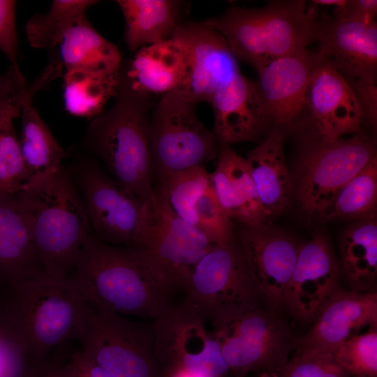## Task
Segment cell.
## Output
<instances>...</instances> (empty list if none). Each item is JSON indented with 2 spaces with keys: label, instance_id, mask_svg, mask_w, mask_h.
I'll return each mask as SVG.
<instances>
[{
  "label": "cell",
  "instance_id": "6da1fadb",
  "mask_svg": "<svg viewBox=\"0 0 377 377\" xmlns=\"http://www.w3.org/2000/svg\"><path fill=\"white\" fill-rule=\"evenodd\" d=\"M68 279L96 309L153 320L172 305L177 290L145 249L109 244L92 232Z\"/></svg>",
  "mask_w": 377,
  "mask_h": 377
},
{
  "label": "cell",
  "instance_id": "7a4b0ae2",
  "mask_svg": "<svg viewBox=\"0 0 377 377\" xmlns=\"http://www.w3.org/2000/svg\"><path fill=\"white\" fill-rule=\"evenodd\" d=\"M10 286L2 327L32 367L78 340L91 306L69 279L42 274Z\"/></svg>",
  "mask_w": 377,
  "mask_h": 377
},
{
  "label": "cell",
  "instance_id": "3957f363",
  "mask_svg": "<svg viewBox=\"0 0 377 377\" xmlns=\"http://www.w3.org/2000/svg\"><path fill=\"white\" fill-rule=\"evenodd\" d=\"M112 106L91 120L83 145L109 175L142 200L153 193L149 110L150 96L135 90L119 74Z\"/></svg>",
  "mask_w": 377,
  "mask_h": 377
},
{
  "label": "cell",
  "instance_id": "277c9868",
  "mask_svg": "<svg viewBox=\"0 0 377 377\" xmlns=\"http://www.w3.org/2000/svg\"><path fill=\"white\" fill-rule=\"evenodd\" d=\"M27 216L43 274L68 279L91 232L71 172L52 177L17 195Z\"/></svg>",
  "mask_w": 377,
  "mask_h": 377
},
{
  "label": "cell",
  "instance_id": "5b68a950",
  "mask_svg": "<svg viewBox=\"0 0 377 377\" xmlns=\"http://www.w3.org/2000/svg\"><path fill=\"white\" fill-rule=\"evenodd\" d=\"M316 21L305 1H272L258 8L232 7L203 23L220 34L235 58L256 70L306 49Z\"/></svg>",
  "mask_w": 377,
  "mask_h": 377
},
{
  "label": "cell",
  "instance_id": "8992f818",
  "mask_svg": "<svg viewBox=\"0 0 377 377\" xmlns=\"http://www.w3.org/2000/svg\"><path fill=\"white\" fill-rule=\"evenodd\" d=\"M213 336L236 377L250 372H278L295 350L297 338L276 313L258 304L232 312L213 323Z\"/></svg>",
  "mask_w": 377,
  "mask_h": 377
},
{
  "label": "cell",
  "instance_id": "52a82bcc",
  "mask_svg": "<svg viewBox=\"0 0 377 377\" xmlns=\"http://www.w3.org/2000/svg\"><path fill=\"white\" fill-rule=\"evenodd\" d=\"M73 177L92 234L109 244L142 246L151 221V198L140 199L104 172L92 158L79 160Z\"/></svg>",
  "mask_w": 377,
  "mask_h": 377
},
{
  "label": "cell",
  "instance_id": "ba28073f",
  "mask_svg": "<svg viewBox=\"0 0 377 377\" xmlns=\"http://www.w3.org/2000/svg\"><path fill=\"white\" fill-rule=\"evenodd\" d=\"M196 105L176 91L162 96L149 118L154 170L158 180L217 158L218 140L195 113Z\"/></svg>",
  "mask_w": 377,
  "mask_h": 377
},
{
  "label": "cell",
  "instance_id": "9c48e42d",
  "mask_svg": "<svg viewBox=\"0 0 377 377\" xmlns=\"http://www.w3.org/2000/svg\"><path fill=\"white\" fill-rule=\"evenodd\" d=\"M77 341L114 377H158L152 324L91 306Z\"/></svg>",
  "mask_w": 377,
  "mask_h": 377
},
{
  "label": "cell",
  "instance_id": "30bf717a",
  "mask_svg": "<svg viewBox=\"0 0 377 377\" xmlns=\"http://www.w3.org/2000/svg\"><path fill=\"white\" fill-rule=\"evenodd\" d=\"M184 301L212 323L260 297L244 253L235 241L214 245L195 265L184 288Z\"/></svg>",
  "mask_w": 377,
  "mask_h": 377
},
{
  "label": "cell",
  "instance_id": "8fae6325",
  "mask_svg": "<svg viewBox=\"0 0 377 377\" xmlns=\"http://www.w3.org/2000/svg\"><path fill=\"white\" fill-rule=\"evenodd\" d=\"M365 133L331 142L311 140L299 161L297 197L309 215H319L339 190L375 156Z\"/></svg>",
  "mask_w": 377,
  "mask_h": 377
},
{
  "label": "cell",
  "instance_id": "7c38bea8",
  "mask_svg": "<svg viewBox=\"0 0 377 377\" xmlns=\"http://www.w3.org/2000/svg\"><path fill=\"white\" fill-rule=\"evenodd\" d=\"M203 318L184 300L172 304L152 323L158 363L198 377H224L229 369Z\"/></svg>",
  "mask_w": 377,
  "mask_h": 377
},
{
  "label": "cell",
  "instance_id": "4fadbf2b",
  "mask_svg": "<svg viewBox=\"0 0 377 377\" xmlns=\"http://www.w3.org/2000/svg\"><path fill=\"white\" fill-rule=\"evenodd\" d=\"M151 203V221L141 248L175 288L184 290L193 267L214 244L195 226L177 216L158 188H154Z\"/></svg>",
  "mask_w": 377,
  "mask_h": 377
},
{
  "label": "cell",
  "instance_id": "5bb4252c",
  "mask_svg": "<svg viewBox=\"0 0 377 377\" xmlns=\"http://www.w3.org/2000/svg\"><path fill=\"white\" fill-rule=\"evenodd\" d=\"M242 226L238 243L260 297L276 313L285 309V293L300 245L288 233L266 223Z\"/></svg>",
  "mask_w": 377,
  "mask_h": 377
},
{
  "label": "cell",
  "instance_id": "9a60e30c",
  "mask_svg": "<svg viewBox=\"0 0 377 377\" xmlns=\"http://www.w3.org/2000/svg\"><path fill=\"white\" fill-rule=\"evenodd\" d=\"M302 122L310 124L313 140L323 142L334 141L347 134L364 133L362 113L353 89L321 55L309 84Z\"/></svg>",
  "mask_w": 377,
  "mask_h": 377
},
{
  "label": "cell",
  "instance_id": "2e32d148",
  "mask_svg": "<svg viewBox=\"0 0 377 377\" xmlns=\"http://www.w3.org/2000/svg\"><path fill=\"white\" fill-rule=\"evenodd\" d=\"M320 58L307 49L276 59L257 70V87L269 124L283 133L302 124L313 69Z\"/></svg>",
  "mask_w": 377,
  "mask_h": 377
},
{
  "label": "cell",
  "instance_id": "e0dca14e",
  "mask_svg": "<svg viewBox=\"0 0 377 377\" xmlns=\"http://www.w3.org/2000/svg\"><path fill=\"white\" fill-rule=\"evenodd\" d=\"M171 38L182 46L187 61L186 77L175 91L195 105L209 103L216 88L239 71L226 40L203 22L179 24Z\"/></svg>",
  "mask_w": 377,
  "mask_h": 377
},
{
  "label": "cell",
  "instance_id": "ac0fdd59",
  "mask_svg": "<svg viewBox=\"0 0 377 377\" xmlns=\"http://www.w3.org/2000/svg\"><path fill=\"white\" fill-rule=\"evenodd\" d=\"M339 265L330 242L317 233L300 245L288 284L284 308L302 321L314 320L323 306L339 288Z\"/></svg>",
  "mask_w": 377,
  "mask_h": 377
},
{
  "label": "cell",
  "instance_id": "d6986e66",
  "mask_svg": "<svg viewBox=\"0 0 377 377\" xmlns=\"http://www.w3.org/2000/svg\"><path fill=\"white\" fill-rule=\"evenodd\" d=\"M318 53L348 82L376 83L377 25L376 20L346 19L334 15L316 21L314 41Z\"/></svg>",
  "mask_w": 377,
  "mask_h": 377
},
{
  "label": "cell",
  "instance_id": "ffe728a7",
  "mask_svg": "<svg viewBox=\"0 0 377 377\" xmlns=\"http://www.w3.org/2000/svg\"><path fill=\"white\" fill-rule=\"evenodd\" d=\"M310 330L297 338L295 352L332 355L366 326L377 325V291L339 288L323 306Z\"/></svg>",
  "mask_w": 377,
  "mask_h": 377
},
{
  "label": "cell",
  "instance_id": "44dd1931",
  "mask_svg": "<svg viewBox=\"0 0 377 377\" xmlns=\"http://www.w3.org/2000/svg\"><path fill=\"white\" fill-rule=\"evenodd\" d=\"M214 133L222 146L258 139L269 125L257 84L233 73L213 93Z\"/></svg>",
  "mask_w": 377,
  "mask_h": 377
},
{
  "label": "cell",
  "instance_id": "7402d4cb",
  "mask_svg": "<svg viewBox=\"0 0 377 377\" xmlns=\"http://www.w3.org/2000/svg\"><path fill=\"white\" fill-rule=\"evenodd\" d=\"M119 74L136 91L164 96L183 84L187 74L186 55L170 38L138 49L127 64H121Z\"/></svg>",
  "mask_w": 377,
  "mask_h": 377
},
{
  "label": "cell",
  "instance_id": "603a6c76",
  "mask_svg": "<svg viewBox=\"0 0 377 377\" xmlns=\"http://www.w3.org/2000/svg\"><path fill=\"white\" fill-rule=\"evenodd\" d=\"M43 274L17 195L0 193V281L10 286Z\"/></svg>",
  "mask_w": 377,
  "mask_h": 377
},
{
  "label": "cell",
  "instance_id": "cb8c5ba5",
  "mask_svg": "<svg viewBox=\"0 0 377 377\" xmlns=\"http://www.w3.org/2000/svg\"><path fill=\"white\" fill-rule=\"evenodd\" d=\"M214 171L210 173L215 195L231 220L249 226L265 223L246 158L228 146H222Z\"/></svg>",
  "mask_w": 377,
  "mask_h": 377
},
{
  "label": "cell",
  "instance_id": "d4e9b609",
  "mask_svg": "<svg viewBox=\"0 0 377 377\" xmlns=\"http://www.w3.org/2000/svg\"><path fill=\"white\" fill-rule=\"evenodd\" d=\"M284 133L273 128L246 158L260 202L267 217L287 206L291 179L283 151Z\"/></svg>",
  "mask_w": 377,
  "mask_h": 377
},
{
  "label": "cell",
  "instance_id": "484cf974",
  "mask_svg": "<svg viewBox=\"0 0 377 377\" xmlns=\"http://www.w3.org/2000/svg\"><path fill=\"white\" fill-rule=\"evenodd\" d=\"M32 98L26 90L20 113V145L28 179L26 190L54 175L66 156L65 150L34 107Z\"/></svg>",
  "mask_w": 377,
  "mask_h": 377
},
{
  "label": "cell",
  "instance_id": "4316f807",
  "mask_svg": "<svg viewBox=\"0 0 377 377\" xmlns=\"http://www.w3.org/2000/svg\"><path fill=\"white\" fill-rule=\"evenodd\" d=\"M341 275L349 290H376L377 223L374 214L357 220L341 235Z\"/></svg>",
  "mask_w": 377,
  "mask_h": 377
},
{
  "label": "cell",
  "instance_id": "83f0119b",
  "mask_svg": "<svg viewBox=\"0 0 377 377\" xmlns=\"http://www.w3.org/2000/svg\"><path fill=\"white\" fill-rule=\"evenodd\" d=\"M58 47L57 56L64 72L81 69L114 74L122 64L117 47L101 35L87 17L66 34Z\"/></svg>",
  "mask_w": 377,
  "mask_h": 377
},
{
  "label": "cell",
  "instance_id": "f1b7e54d",
  "mask_svg": "<svg viewBox=\"0 0 377 377\" xmlns=\"http://www.w3.org/2000/svg\"><path fill=\"white\" fill-rule=\"evenodd\" d=\"M116 2L124 17V39L131 51L170 38L179 24V1L118 0Z\"/></svg>",
  "mask_w": 377,
  "mask_h": 377
},
{
  "label": "cell",
  "instance_id": "f546056e",
  "mask_svg": "<svg viewBox=\"0 0 377 377\" xmlns=\"http://www.w3.org/2000/svg\"><path fill=\"white\" fill-rule=\"evenodd\" d=\"M63 100L71 115L93 119L102 112L108 100L118 89L119 71L101 74L81 69L64 73Z\"/></svg>",
  "mask_w": 377,
  "mask_h": 377
},
{
  "label": "cell",
  "instance_id": "4dcf8cb0",
  "mask_svg": "<svg viewBox=\"0 0 377 377\" xmlns=\"http://www.w3.org/2000/svg\"><path fill=\"white\" fill-rule=\"evenodd\" d=\"M26 84L17 87L0 110V193L17 195L28 186L27 171L13 119L20 116Z\"/></svg>",
  "mask_w": 377,
  "mask_h": 377
},
{
  "label": "cell",
  "instance_id": "1f68e13d",
  "mask_svg": "<svg viewBox=\"0 0 377 377\" xmlns=\"http://www.w3.org/2000/svg\"><path fill=\"white\" fill-rule=\"evenodd\" d=\"M377 200V156L349 180L318 215L323 221L360 220L374 214Z\"/></svg>",
  "mask_w": 377,
  "mask_h": 377
},
{
  "label": "cell",
  "instance_id": "d6a6232c",
  "mask_svg": "<svg viewBox=\"0 0 377 377\" xmlns=\"http://www.w3.org/2000/svg\"><path fill=\"white\" fill-rule=\"evenodd\" d=\"M94 0H54L46 13L33 15L25 32L30 45L38 49H54L66 34L86 17V11L96 3Z\"/></svg>",
  "mask_w": 377,
  "mask_h": 377
},
{
  "label": "cell",
  "instance_id": "836d02e7",
  "mask_svg": "<svg viewBox=\"0 0 377 377\" xmlns=\"http://www.w3.org/2000/svg\"><path fill=\"white\" fill-rule=\"evenodd\" d=\"M210 184V173L197 166L159 179L157 188L177 216L196 226L195 206Z\"/></svg>",
  "mask_w": 377,
  "mask_h": 377
},
{
  "label": "cell",
  "instance_id": "e575fe53",
  "mask_svg": "<svg viewBox=\"0 0 377 377\" xmlns=\"http://www.w3.org/2000/svg\"><path fill=\"white\" fill-rule=\"evenodd\" d=\"M332 355L351 377H377V325L350 337Z\"/></svg>",
  "mask_w": 377,
  "mask_h": 377
},
{
  "label": "cell",
  "instance_id": "d590c367",
  "mask_svg": "<svg viewBox=\"0 0 377 377\" xmlns=\"http://www.w3.org/2000/svg\"><path fill=\"white\" fill-rule=\"evenodd\" d=\"M196 227L214 245H225L235 240L232 220L219 203L212 182L195 206Z\"/></svg>",
  "mask_w": 377,
  "mask_h": 377
},
{
  "label": "cell",
  "instance_id": "8d00e7d4",
  "mask_svg": "<svg viewBox=\"0 0 377 377\" xmlns=\"http://www.w3.org/2000/svg\"><path fill=\"white\" fill-rule=\"evenodd\" d=\"M277 374L279 377H351L332 355L313 352H295Z\"/></svg>",
  "mask_w": 377,
  "mask_h": 377
},
{
  "label": "cell",
  "instance_id": "74e56055",
  "mask_svg": "<svg viewBox=\"0 0 377 377\" xmlns=\"http://www.w3.org/2000/svg\"><path fill=\"white\" fill-rule=\"evenodd\" d=\"M16 1L0 0V50L10 66L22 73L17 62V34L15 22Z\"/></svg>",
  "mask_w": 377,
  "mask_h": 377
},
{
  "label": "cell",
  "instance_id": "f35d334b",
  "mask_svg": "<svg viewBox=\"0 0 377 377\" xmlns=\"http://www.w3.org/2000/svg\"><path fill=\"white\" fill-rule=\"evenodd\" d=\"M28 369L24 356L0 325V377H24Z\"/></svg>",
  "mask_w": 377,
  "mask_h": 377
},
{
  "label": "cell",
  "instance_id": "ab89813d",
  "mask_svg": "<svg viewBox=\"0 0 377 377\" xmlns=\"http://www.w3.org/2000/svg\"><path fill=\"white\" fill-rule=\"evenodd\" d=\"M357 98L363 127L376 129L377 124V87L374 82L357 80L349 83Z\"/></svg>",
  "mask_w": 377,
  "mask_h": 377
},
{
  "label": "cell",
  "instance_id": "60d3db41",
  "mask_svg": "<svg viewBox=\"0 0 377 377\" xmlns=\"http://www.w3.org/2000/svg\"><path fill=\"white\" fill-rule=\"evenodd\" d=\"M64 369L66 377H114L81 349L72 353Z\"/></svg>",
  "mask_w": 377,
  "mask_h": 377
},
{
  "label": "cell",
  "instance_id": "b9f144b4",
  "mask_svg": "<svg viewBox=\"0 0 377 377\" xmlns=\"http://www.w3.org/2000/svg\"><path fill=\"white\" fill-rule=\"evenodd\" d=\"M377 14L376 0H346L344 6L335 10L339 17L363 21L375 20Z\"/></svg>",
  "mask_w": 377,
  "mask_h": 377
},
{
  "label": "cell",
  "instance_id": "7bdbcfd3",
  "mask_svg": "<svg viewBox=\"0 0 377 377\" xmlns=\"http://www.w3.org/2000/svg\"><path fill=\"white\" fill-rule=\"evenodd\" d=\"M22 82V79L11 68L0 75V110L9 96Z\"/></svg>",
  "mask_w": 377,
  "mask_h": 377
},
{
  "label": "cell",
  "instance_id": "ee69618b",
  "mask_svg": "<svg viewBox=\"0 0 377 377\" xmlns=\"http://www.w3.org/2000/svg\"><path fill=\"white\" fill-rule=\"evenodd\" d=\"M24 377H66L64 365H42L29 368Z\"/></svg>",
  "mask_w": 377,
  "mask_h": 377
},
{
  "label": "cell",
  "instance_id": "f6af8a7d",
  "mask_svg": "<svg viewBox=\"0 0 377 377\" xmlns=\"http://www.w3.org/2000/svg\"><path fill=\"white\" fill-rule=\"evenodd\" d=\"M346 0H313L312 2L315 4L323 6H335L337 8H341L344 6Z\"/></svg>",
  "mask_w": 377,
  "mask_h": 377
},
{
  "label": "cell",
  "instance_id": "bcb514c9",
  "mask_svg": "<svg viewBox=\"0 0 377 377\" xmlns=\"http://www.w3.org/2000/svg\"><path fill=\"white\" fill-rule=\"evenodd\" d=\"M165 377H198L185 371L174 369L165 371Z\"/></svg>",
  "mask_w": 377,
  "mask_h": 377
},
{
  "label": "cell",
  "instance_id": "7dc6e473",
  "mask_svg": "<svg viewBox=\"0 0 377 377\" xmlns=\"http://www.w3.org/2000/svg\"><path fill=\"white\" fill-rule=\"evenodd\" d=\"M259 377H279L276 372L262 373L259 374Z\"/></svg>",
  "mask_w": 377,
  "mask_h": 377
}]
</instances>
